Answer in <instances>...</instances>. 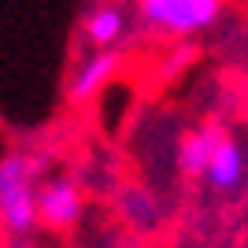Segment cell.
I'll return each mask as SVG.
<instances>
[{
  "label": "cell",
  "instance_id": "1",
  "mask_svg": "<svg viewBox=\"0 0 248 248\" xmlns=\"http://www.w3.org/2000/svg\"><path fill=\"white\" fill-rule=\"evenodd\" d=\"M30 178H33V167L19 155L0 163V218L11 233H26L37 218V200H33Z\"/></svg>",
  "mask_w": 248,
  "mask_h": 248
},
{
  "label": "cell",
  "instance_id": "2",
  "mask_svg": "<svg viewBox=\"0 0 248 248\" xmlns=\"http://www.w3.org/2000/svg\"><path fill=\"white\" fill-rule=\"evenodd\" d=\"M141 15L163 33H197L218 19V0H141Z\"/></svg>",
  "mask_w": 248,
  "mask_h": 248
},
{
  "label": "cell",
  "instance_id": "3",
  "mask_svg": "<svg viewBox=\"0 0 248 248\" xmlns=\"http://www.w3.org/2000/svg\"><path fill=\"white\" fill-rule=\"evenodd\" d=\"M37 215L45 222H52V226H71L74 218L82 215V197H78L74 182H52L37 197Z\"/></svg>",
  "mask_w": 248,
  "mask_h": 248
},
{
  "label": "cell",
  "instance_id": "4",
  "mask_svg": "<svg viewBox=\"0 0 248 248\" xmlns=\"http://www.w3.org/2000/svg\"><path fill=\"white\" fill-rule=\"evenodd\" d=\"M115 71H119V52H115V48H100L96 56H89V60L78 67L71 96H74V100H89L93 93H100L104 85L115 78Z\"/></svg>",
  "mask_w": 248,
  "mask_h": 248
},
{
  "label": "cell",
  "instance_id": "5",
  "mask_svg": "<svg viewBox=\"0 0 248 248\" xmlns=\"http://www.w3.org/2000/svg\"><path fill=\"white\" fill-rule=\"evenodd\" d=\"M241 148L233 141H215L211 148V159H207V178H211V186L215 189H233L241 182Z\"/></svg>",
  "mask_w": 248,
  "mask_h": 248
},
{
  "label": "cell",
  "instance_id": "6",
  "mask_svg": "<svg viewBox=\"0 0 248 248\" xmlns=\"http://www.w3.org/2000/svg\"><path fill=\"white\" fill-rule=\"evenodd\" d=\"M126 30V19L119 8H96L89 19H85V37L96 45V48H111Z\"/></svg>",
  "mask_w": 248,
  "mask_h": 248
},
{
  "label": "cell",
  "instance_id": "7",
  "mask_svg": "<svg viewBox=\"0 0 248 248\" xmlns=\"http://www.w3.org/2000/svg\"><path fill=\"white\" fill-rule=\"evenodd\" d=\"M215 141H218L215 134H193V137H186V145H182V170H186V174H200V170H207V159H211Z\"/></svg>",
  "mask_w": 248,
  "mask_h": 248
},
{
  "label": "cell",
  "instance_id": "8",
  "mask_svg": "<svg viewBox=\"0 0 248 248\" xmlns=\"http://www.w3.org/2000/svg\"><path fill=\"white\" fill-rule=\"evenodd\" d=\"M245 123H248V111H245Z\"/></svg>",
  "mask_w": 248,
  "mask_h": 248
}]
</instances>
